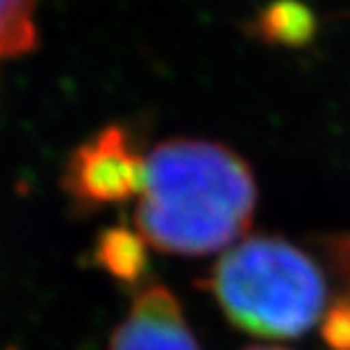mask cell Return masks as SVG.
<instances>
[{"label": "cell", "instance_id": "obj_3", "mask_svg": "<svg viewBox=\"0 0 350 350\" xmlns=\"http://www.w3.org/2000/svg\"><path fill=\"white\" fill-rule=\"evenodd\" d=\"M144 173L146 155L123 128L109 125L71 152L64 189L78 207L100 209L137 198Z\"/></svg>", "mask_w": 350, "mask_h": 350}, {"label": "cell", "instance_id": "obj_8", "mask_svg": "<svg viewBox=\"0 0 350 350\" xmlns=\"http://www.w3.org/2000/svg\"><path fill=\"white\" fill-rule=\"evenodd\" d=\"M334 262H337V269L341 275L346 278V282L350 286V237L341 239L339 243H334ZM341 303H346L350 307V298H344Z\"/></svg>", "mask_w": 350, "mask_h": 350}, {"label": "cell", "instance_id": "obj_9", "mask_svg": "<svg viewBox=\"0 0 350 350\" xmlns=\"http://www.w3.org/2000/svg\"><path fill=\"white\" fill-rule=\"evenodd\" d=\"M248 350H284V348H269V346H257V348H248Z\"/></svg>", "mask_w": 350, "mask_h": 350}, {"label": "cell", "instance_id": "obj_1", "mask_svg": "<svg viewBox=\"0 0 350 350\" xmlns=\"http://www.w3.org/2000/svg\"><path fill=\"white\" fill-rule=\"evenodd\" d=\"M257 185L248 162L207 139H166L146 155L135 228L169 255H212L248 232Z\"/></svg>", "mask_w": 350, "mask_h": 350}, {"label": "cell", "instance_id": "obj_5", "mask_svg": "<svg viewBox=\"0 0 350 350\" xmlns=\"http://www.w3.org/2000/svg\"><path fill=\"white\" fill-rule=\"evenodd\" d=\"M255 30L271 44L303 46L312 39L317 21L307 5L296 3V0H278L260 14Z\"/></svg>", "mask_w": 350, "mask_h": 350}, {"label": "cell", "instance_id": "obj_6", "mask_svg": "<svg viewBox=\"0 0 350 350\" xmlns=\"http://www.w3.org/2000/svg\"><path fill=\"white\" fill-rule=\"evenodd\" d=\"M39 0H0V64L32 53L39 41Z\"/></svg>", "mask_w": 350, "mask_h": 350}, {"label": "cell", "instance_id": "obj_7", "mask_svg": "<svg viewBox=\"0 0 350 350\" xmlns=\"http://www.w3.org/2000/svg\"><path fill=\"white\" fill-rule=\"evenodd\" d=\"M96 260L118 280H139L146 269V241L125 228H111L100 234Z\"/></svg>", "mask_w": 350, "mask_h": 350}, {"label": "cell", "instance_id": "obj_2", "mask_svg": "<svg viewBox=\"0 0 350 350\" xmlns=\"http://www.w3.org/2000/svg\"><path fill=\"white\" fill-rule=\"evenodd\" d=\"M223 314L250 334L293 339L327 307V282L305 250L278 237H250L228 248L207 278Z\"/></svg>", "mask_w": 350, "mask_h": 350}, {"label": "cell", "instance_id": "obj_4", "mask_svg": "<svg viewBox=\"0 0 350 350\" xmlns=\"http://www.w3.org/2000/svg\"><path fill=\"white\" fill-rule=\"evenodd\" d=\"M107 350H200V346L178 298L166 286L150 284L111 332Z\"/></svg>", "mask_w": 350, "mask_h": 350}]
</instances>
